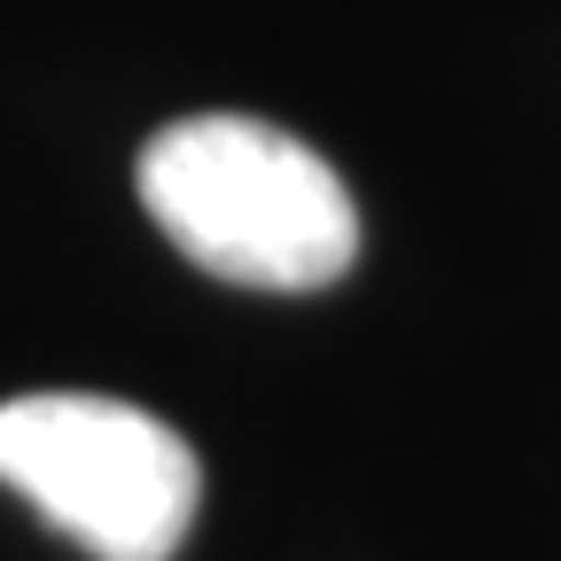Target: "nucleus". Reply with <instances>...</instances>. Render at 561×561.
Listing matches in <instances>:
<instances>
[{
  "mask_svg": "<svg viewBox=\"0 0 561 561\" xmlns=\"http://www.w3.org/2000/svg\"><path fill=\"white\" fill-rule=\"evenodd\" d=\"M140 210L234 289H328L359 257V210L320 149L265 117H180L140 149Z\"/></svg>",
  "mask_w": 561,
  "mask_h": 561,
  "instance_id": "f257e3e1",
  "label": "nucleus"
},
{
  "mask_svg": "<svg viewBox=\"0 0 561 561\" xmlns=\"http://www.w3.org/2000/svg\"><path fill=\"white\" fill-rule=\"evenodd\" d=\"M0 483L94 561H172L203 500L187 437L94 390H32L0 405Z\"/></svg>",
  "mask_w": 561,
  "mask_h": 561,
  "instance_id": "f03ea898",
  "label": "nucleus"
}]
</instances>
